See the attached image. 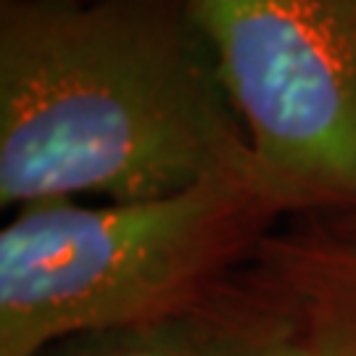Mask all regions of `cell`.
<instances>
[{
  "label": "cell",
  "instance_id": "obj_3",
  "mask_svg": "<svg viewBox=\"0 0 356 356\" xmlns=\"http://www.w3.org/2000/svg\"><path fill=\"white\" fill-rule=\"evenodd\" d=\"M191 6L282 211H356V0Z\"/></svg>",
  "mask_w": 356,
  "mask_h": 356
},
{
  "label": "cell",
  "instance_id": "obj_2",
  "mask_svg": "<svg viewBox=\"0 0 356 356\" xmlns=\"http://www.w3.org/2000/svg\"><path fill=\"white\" fill-rule=\"evenodd\" d=\"M285 214L259 177L135 204L58 198L0 229V356L182 312L229 282Z\"/></svg>",
  "mask_w": 356,
  "mask_h": 356
},
{
  "label": "cell",
  "instance_id": "obj_4",
  "mask_svg": "<svg viewBox=\"0 0 356 356\" xmlns=\"http://www.w3.org/2000/svg\"><path fill=\"white\" fill-rule=\"evenodd\" d=\"M251 282L254 291L227 282L182 312L79 335L42 356H293L285 306L256 269Z\"/></svg>",
  "mask_w": 356,
  "mask_h": 356
},
{
  "label": "cell",
  "instance_id": "obj_5",
  "mask_svg": "<svg viewBox=\"0 0 356 356\" xmlns=\"http://www.w3.org/2000/svg\"><path fill=\"white\" fill-rule=\"evenodd\" d=\"M254 259L291 317L293 356H356L354 241L312 219L272 232Z\"/></svg>",
  "mask_w": 356,
  "mask_h": 356
},
{
  "label": "cell",
  "instance_id": "obj_7",
  "mask_svg": "<svg viewBox=\"0 0 356 356\" xmlns=\"http://www.w3.org/2000/svg\"><path fill=\"white\" fill-rule=\"evenodd\" d=\"M51 3H103V0H51Z\"/></svg>",
  "mask_w": 356,
  "mask_h": 356
},
{
  "label": "cell",
  "instance_id": "obj_6",
  "mask_svg": "<svg viewBox=\"0 0 356 356\" xmlns=\"http://www.w3.org/2000/svg\"><path fill=\"white\" fill-rule=\"evenodd\" d=\"M322 222H327L335 232H341L343 238L356 243V211H348V214H341V216H330V219H322Z\"/></svg>",
  "mask_w": 356,
  "mask_h": 356
},
{
  "label": "cell",
  "instance_id": "obj_1",
  "mask_svg": "<svg viewBox=\"0 0 356 356\" xmlns=\"http://www.w3.org/2000/svg\"><path fill=\"white\" fill-rule=\"evenodd\" d=\"M222 177L261 175L191 0H0L6 209Z\"/></svg>",
  "mask_w": 356,
  "mask_h": 356
}]
</instances>
